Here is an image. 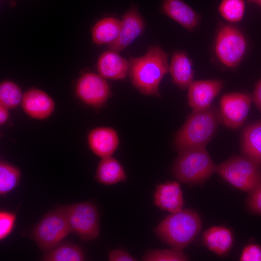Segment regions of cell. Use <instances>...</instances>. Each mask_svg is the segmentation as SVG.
I'll return each instance as SVG.
<instances>
[{"label": "cell", "instance_id": "cell-1", "mask_svg": "<svg viewBox=\"0 0 261 261\" xmlns=\"http://www.w3.org/2000/svg\"><path fill=\"white\" fill-rule=\"evenodd\" d=\"M168 56L169 54L158 45L150 46L142 56H129L130 82L142 94L160 97L159 85L169 72Z\"/></svg>", "mask_w": 261, "mask_h": 261}, {"label": "cell", "instance_id": "cell-2", "mask_svg": "<svg viewBox=\"0 0 261 261\" xmlns=\"http://www.w3.org/2000/svg\"><path fill=\"white\" fill-rule=\"evenodd\" d=\"M222 123L219 108L215 105L192 111L174 139V147L178 152L198 147H205L212 140Z\"/></svg>", "mask_w": 261, "mask_h": 261}, {"label": "cell", "instance_id": "cell-3", "mask_svg": "<svg viewBox=\"0 0 261 261\" xmlns=\"http://www.w3.org/2000/svg\"><path fill=\"white\" fill-rule=\"evenodd\" d=\"M202 226L198 214L186 208L171 213L156 227L154 232L172 248L183 250L199 235Z\"/></svg>", "mask_w": 261, "mask_h": 261}, {"label": "cell", "instance_id": "cell-4", "mask_svg": "<svg viewBox=\"0 0 261 261\" xmlns=\"http://www.w3.org/2000/svg\"><path fill=\"white\" fill-rule=\"evenodd\" d=\"M216 166L205 147H198L178 153L172 171L176 179L184 184L201 185L216 173Z\"/></svg>", "mask_w": 261, "mask_h": 261}, {"label": "cell", "instance_id": "cell-5", "mask_svg": "<svg viewBox=\"0 0 261 261\" xmlns=\"http://www.w3.org/2000/svg\"><path fill=\"white\" fill-rule=\"evenodd\" d=\"M216 173L232 186L248 193L261 183V167L244 156H233L217 165Z\"/></svg>", "mask_w": 261, "mask_h": 261}, {"label": "cell", "instance_id": "cell-6", "mask_svg": "<svg viewBox=\"0 0 261 261\" xmlns=\"http://www.w3.org/2000/svg\"><path fill=\"white\" fill-rule=\"evenodd\" d=\"M70 233V227L62 208L51 211L45 214L34 227L32 237L39 247L50 251Z\"/></svg>", "mask_w": 261, "mask_h": 261}, {"label": "cell", "instance_id": "cell-7", "mask_svg": "<svg viewBox=\"0 0 261 261\" xmlns=\"http://www.w3.org/2000/svg\"><path fill=\"white\" fill-rule=\"evenodd\" d=\"M71 233L83 241L97 238L100 234V219L96 205L90 202H82L62 207Z\"/></svg>", "mask_w": 261, "mask_h": 261}, {"label": "cell", "instance_id": "cell-8", "mask_svg": "<svg viewBox=\"0 0 261 261\" xmlns=\"http://www.w3.org/2000/svg\"><path fill=\"white\" fill-rule=\"evenodd\" d=\"M246 48L244 36L237 28L227 25L219 31L216 38L215 52L218 59L226 67H236L243 58Z\"/></svg>", "mask_w": 261, "mask_h": 261}, {"label": "cell", "instance_id": "cell-9", "mask_svg": "<svg viewBox=\"0 0 261 261\" xmlns=\"http://www.w3.org/2000/svg\"><path fill=\"white\" fill-rule=\"evenodd\" d=\"M252 101L246 94L232 92L223 95L220 101L222 123L232 129L241 127L247 117Z\"/></svg>", "mask_w": 261, "mask_h": 261}, {"label": "cell", "instance_id": "cell-10", "mask_svg": "<svg viewBox=\"0 0 261 261\" xmlns=\"http://www.w3.org/2000/svg\"><path fill=\"white\" fill-rule=\"evenodd\" d=\"M145 22L137 7L132 5L123 15L119 34L116 39L108 44L109 50L118 53L123 51L141 35Z\"/></svg>", "mask_w": 261, "mask_h": 261}, {"label": "cell", "instance_id": "cell-11", "mask_svg": "<svg viewBox=\"0 0 261 261\" xmlns=\"http://www.w3.org/2000/svg\"><path fill=\"white\" fill-rule=\"evenodd\" d=\"M76 94L84 103L93 106L104 103L110 95V89L103 77L92 72L83 74L77 81Z\"/></svg>", "mask_w": 261, "mask_h": 261}, {"label": "cell", "instance_id": "cell-12", "mask_svg": "<svg viewBox=\"0 0 261 261\" xmlns=\"http://www.w3.org/2000/svg\"><path fill=\"white\" fill-rule=\"evenodd\" d=\"M224 82L221 80L193 81L188 87V103L192 111L206 109L222 89Z\"/></svg>", "mask_w": 261, "mask_h": 261}, {"label": "cell", "instance_id": "cell-13", "mask_svg": "<svg viewBox=\"0 0 261 261\" xmlns=\"http://www.w3.org/2000/svg\"><path fill=\"white\" fill-rule=\"evenodd\" d=\"M154 200L158 207L171 213L181 210L184 205L182 191L176 181H167L158 185Z\"/></svg>", "mask_w": 261, "mask_h": 261}, {"label": "cell", "instance_id": "cell-14", "mask_svg": "<svg viewBox=\"0 0 261 261\" xmlns=\"http://www.w3.org/2000/svg\"><path fill=\"white\" fill-rule=\"evenodd\" d=\"M22 106L33 118L42 119L49 116L55 108L53 100L45 92L36 89L26 91L23 95Z\"/></svg>", "mask_w": 261, "mask_h": 261}, {"label": "cell", "instance_id": "cell-15", "mask_svg": "<svg viewBox=\"0 0 261 261\" xmlns=\"http://www.w3.org/2000/svg\"><path fill=\"white\" fill-rule=\"evenodd\" d=\"M160 10L189 31L198 25L200 15L182 0H163Z\"/></svg>", "mask_w": 261, "mask_h": 261}, {"label": "cell", "instance_id": "cell-16", "mask_svg": "<svg viewBox=\"0 0 261 261\" xmlns=\"http://www.w3.org/2000/svg\"><path fill=\"white\" fill-rule=\"evenodd\" d=\"M87 139L92 152L102 158L111 156L119 143L116 131L109 127H98L92 130Z\"/></svg>", "mask_w": 261, "mask_h": 261}, {"label": "cell", "instance_id": "cell-17", "mask_svg": "<svg viewBox=\"0 0 261 261\" xmlns=\"http://www.w3.org/2000/svg\"><path fill=\"white\" fill-rule=\"evenodd\" d=\"M129 60L118 53L108 50L99 57L98 71L103 78L112 80H123L129 74Z\"/></svg>", "mask_w": 261, "mask_h": 261}, {"label": "cell", "instance_id": "cell-18", "mask_svg": "<svg viewBox=\"0 0 261 261\" xmlns=\"http://www.w3.org/2000/svg\"><path fill=\"white\" fill-rule=\"evenodd\" d=\"M240 140L243 156L261 167V119L246 126Z\"/></svg>", "mask_w": 261, "mask_h": 261}, {"label": "cell", "instance_id": "cell-19", "mask_svg": "<svg viewBox=\"0 0 261 261\" xmlns=\"http://www.w3.org/2000/svg\"><path fill=\"white\" fill-rule=\"evenodd\" d=\"M169 72L174 84L183 89L188 88L193 81L194 71L191 60L185 51L173 52Z\"/></svg>", "mask_w": 261, "mask_h": 261}, {"label": "cell", "instance_id": "cell-20", "mask_svg": "<svg viewBox=\"0 0 261 261\" xmlns=\"http://www.w3.org/2000/svg\"><path fill=\"white\" fill-rule=\"evenodd\" d=\"M233 241L232 232L230 229L223 226H213L202 235L203 245L215 254L222 256L228 253Z\"/></svg>", "mask_w": 261, "mask_h": 261}, {"label": "cell", "instance_id": "cell-21", "mask_svg": "<svg viewBox=\"0 0 261 261\" xmlns=\"http://www.w3.org/2000/svg\"><path fill=\"white\" fill-rule=\"evenodd\" d=\"M96 180L105 185L124 182L126 175L119 162L111 156L102 158L95 174Z\"/></svg>", "mask_w": 261, "mask_h": 261}, {"label": "cell", "instance_id": "cell-22", "mask_svg": "<svg viewBox=\"0 0 261 261\" xmlns=\"http://www.w3.org/2000/svg\"><path fill=\"white\" fill-rule=\"evenodd\" d=\"M121 20L113 17H106L98 21L92 30V38L97 44H109L117 38Z\"/></svg>", "mask_w": 261, "mask_h": 261}, {"label": "cell", "instance_id": "cell-23", "mask_svg": "<svg viewBox=\"0 0 261 261\" xmlns=\"http://www.w3.org/2000/svg\"><path fill=\"white\" fill-rule=\"evenodd\" d=\"M86 260L82 248L70 243L58 244L42 257L44 261H83Z\"/></svg>", "mask_w": 261, "mask_h": 261}, {"label": "cell", "instance_id": "cell-24", "mask_svg": "<svg viewBox=\"0 0 261 261\" xmlns=\"http://www.w3.org/2000/svg\"><path fill=\"white\" fill-rule=\"evenodd\" d=\"M21 178L20 170L6 162L0 163V195L5 196L19 184Z\"/></svg>", "mask_w": 261, "mask_h": 261}, {"label": "cell", "instance_id": "cell-25", "mask_svg": "<svg viewBox=\"0 0 261 261\" xmlns=\"http://www.w3.org/2000/svg\"><path fill=\"white\" fill-rule=\"evenodd\" d=\"M19 87L14 83L5 81L0 85V105L7 109L16 107L22 99Z\"/></svg>", "mask_w": 261, "mask_h": 261}, {"label": "cell", "instance_id": "cell-26", "mask_svg": "<svg viewBox=\"0 0 261 261\" xmlns=\"http://www.w3.org/2000/svg\"><path fill=\"white\" fill-rule=\"evenodd\" d=\"M245 9L244 0H222L218 10L221 15L231 22H237L242 20Z\"/></svg>", "mask_w": 261, "mask_h": 261}, {"label": "cell", "instance_id": "cell-27", "mask_svg": "<svg viewBox=\"0 0 261 261\" xmlns=\"http://www.w3.org/2000/svg\"><path fill=\"white\" fill-rule=\"evenodd\" d=\"M145 261H186L188 258L183 250L155 249L147 252L143 257Z\"/></svg>", "mask_w": 261, "mask_h": 261}, {"label": "cell", "instance_id": "cell-28", "mask_svg": "<svg viewBox=\"0 0 261 261\" xmlns=\"http://www.w3.org/2000/svg\"><path fill=\"white\" fill-rule=\"evenodd\" d=\"M16 215L14 212L7 211L0 212V240L2 241L12 232Z\"/></svg>", "mask_w": 261, "mask_h": 261}, {"label": "cell", "instance_id": "cell-29", "mask_svg": "<svg viewBox=\"0 0 261 261\" xmlns=\"http://www.w3.org/2000/svg\"><path fill=\"white\" fill-rule=\"evenodd\" d=\"M246 205L251 212L261 215V183L248 193Z\"/></svg>", "mask_w": 261, "mask_h": 261}, {"label": "cell", "instance_id": "cell-30", "mask_svg": "<svg viewBox=\"0 0 261 261\" xmlns=\"http://www.w3.org/2000/svg\"><path fill=\"white\" fill-rule=\"evenodd\" d=\"M241 261H261V246L256 244L246 246L240 257Z\"/></svg>", "mask_w": 261, "mask_h": 261}, {"label": "cell", "instance_id": "cell-31", "mask_svg": "<svg viewBox=\"0 0 261 261\" xmlns=\"http://www.w3.org/2000/svg\"><path fill=\"white\" fill-rule=\"evenodd\" d=\"M108 260L110 261H135L136 259L128 251L120 249H114L109 251Z\"/></svg>", "mask_w": 261, "mask_h": 261}, {"label": "cell", "instance_id": "cell-32", "mask_svg": "<svg viewBox=\"0 0 261 261\" xmlns=\"http://www.w3.org/2000/svg\"><path fill=\"white\" fill-rule=\"evenodd\" d=\"M252 100L261 113V79L257 84L252 97Z\"/></svg>", "mask_w": 261, "mask_h": 261}, {"label": "cell", "instance_id": "cell-33", "mask_svg": "<svg viewBox=\"0 0 261 261\" xmlns=\"http://www.w3.org/2000/svg\"><path fill=\"white\" fill-rule=\"evenodd\" d=\"M9 117L8 109L0 105V124H3Z\"/></svg>", "mask_w": 261, "mask_h": 261}, {"label": "cell", "instance_id": "cell-34", "mask_svg": "<svg viewBox=\"0 0 261 261\" xmlns=\"http://www.w3.org/2000/svg\"><path fill=\"white\" fill-rule=\"evenodd\" d=\"M248 2L250 3H255L261 6V0H248Z\"/></svg>", "mask_w": 261, "mask_h": 261}]
</instances>
